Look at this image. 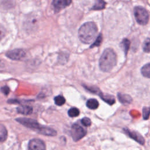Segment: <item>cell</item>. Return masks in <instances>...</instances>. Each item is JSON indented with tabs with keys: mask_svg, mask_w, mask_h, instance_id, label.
I'll list each match as a JSON object with an SVG mask.
<instances>
[{
	"mask_svg": "<svg viewBox=\"0 0 150 150\" xmlns=\"http://www.w3.org/2000/svg\"><path fill=\"white\" fill-rule=\"evenodd\" d=\"M98 29L96 23L88 22L80 26L78 31V36L81 42L89 44L94 41Z\"/></svg>",
	"mask_w": 150,
	"mask_h": 150,
	"instance_id": "1",
	"label": "cell"
},
{
	"mask_svg": "<svg viewBox=\"0 0 150 150\" xmlns=\"http://www.w3.org/2000/svg\"><path fill=\"white\" fill-rule=\"evenodd\" d=\"M16 121L26 127L33 129L40 134L47 136H54L57 134L54 129L50 127L41 125L37 121L33 119L28 118H18L16 119Z\"/></svg>",
	"mask_w": 150,
	"mask_h": 150,
	"instance_id": "2",
	"label": "cell"
},
{
	"mask_svg": "<svg viewBox=\"0 0 150 150\" xmlns=\"http://www.w3.org/2000/svg\"><path fill=\"white\" fill-rule=\"evenodd\" d=\"M116 63L117 56L114 51L110 48L105 49L99 60L100 69L103 71H110L116 65Z\"/></svg>",
	"mask_w": 150,
	"mask_h": 150,
	"instance_id": "3",
	"label": "cell"
},
{
	"mask_svg": "<svg viewBox=\"0 0 150 150\" xmlns=\"http://www.w3.org/2000/svg\"><path fill=\"white\" fill-rule=\"evenodd\" d=\"M134 15L137 22L140 25H146L149 21V15L147 11L143 7L135 6L134 9Z\"/></svg>",
	"mask_w": 150,
	"mask_h": 150,
	"instance_id": "4",
	"label": "cell"
},
{
	"mask_svg": "<svg viewBox=\"0 0 150 150\" xmlns=\"http://www.w3.org/2000/svg\"><path fill=\"white\" fill-rule=\"evenodd\" d=\"M70 133L74 141H77L86 135L87 131L79 124H74L71 126Z\"/></svg>",
	"mask_w": 150,
	"mask_h": 150,
	"instance_id": "5",
	"label": "cell"
},
{
	"mask_svg": "<svg viewBox=\"0 0 150 150\" xmlns=\"http://www.w3.org/2000/svg\"><path fill=\"white\" fill-rule=\"evenodd\" d=\"M6 56L13 60H20L26 56V52L22 49H15L7 52Z\"/></svg>",
	"mask_w": 150,
	"mask_h": 150,
	"instance_id": "6",
	"label": "cell"
},
{
	"mask_svg": "<svg viewBox=\"0 0 150 150\" xmlns=\"http://www.w3.org/2000/svg\"><path fill=\"white\" fill-rule=\"evenodd\" d=\"M28 149L29 150H45L46 145L42 140L35 138L29 141Z\"/></svg>",
	"mask_w": 150,
	"mask_h": 150,
	"instance_id": "7",
	"label": "cell"
},
{
	"mask_svg": "<svg viewBox=\"0 0 150 150\" xmlns=\"http://www.w3.org/2000/svg\"><path fill=\"white\" fill-rule=\"evenodd\" d=\"M71 3L69 0H54L52 1V5L55 12H58L62 9L69 6Z\"/></svg>",
	"mask_w": 150,
	"mask_h": 150,
	"instance_id": "8",
	"label": "cell"
},
{
	"mask_svg": "<svg viewBox=\"0 0 150 150\" xmlns=\"http://www.w3.org/2000/svg\"><path fill=\"white\" fill-rule=\"evenodd\" d=\"M124 131L129 137L134 139L139 144H140L141 145H143L144 144L145 140H144L143 137L141 135H140L138 132H137L136 131H130L128 128H124Z\"/></svg>",
	"mask_w": 150,
	"mask_h": 150,
	"instance_id": "9",
	"label": "cell"
},
{
	"mask_svg": "<svg viewBox=\"0 0 150 150\" xmlns=\"http://www.w3.org/2000/svg\"><path fill=\"white\" fill-rule=\"evenodd\" d=\"M18 113L23 115H29L33 111V108L32 107L28 105H22L17 107L16 109Z\"/></svg>",
	"mask_w": 150,
	"mask_h": 150,
	"instance_id": "10",
	"label": "cell"
},
{
	"mask_svg": "<svg viewBox=\"0 0 150 150\" xmlns=\"http://www.w3.org/2000/svg\"><path fill=\"white\" fill-rule=\"evenodd\" d=\"M117 96L118 100L122 104H130L132 101L131 96L128 94L118 93Z\"/></svg>",
	"mask_w": 150,
	"mask_h": 150,
	"instance_id": "11",
	"label": "cell"
},
{
	"mask_svg": "<svg viewBox=\"0 0 150 150\" xmlns=\"http://www.w3.org/2000/svg\"><path fill=\"white\" fill-rule=\"evenodd\" d=\"M100 97L101 98L102 100H103L104 101H105L107 103L109 104L110 105L113 104L115 100L114 97V96L109 95V94H104L103 93H101V92L98 93Z\"/></svg>",
	"mask_w": 150,
	"mask_h": 150,
	"instance_id": "12",
	"label": "cell"
},
{
	"mask_svg": "<svg viewBox=\"0 0 150 150\" xmlns=\"http://www.w3.org/2000/svg\"><path fill=\"white\" fill-rule=\"evenodd\" d=\"M99 103L96 99L90 98L86 102V106L91 110H96L98 108Z\"/></svg>",
	"mask_w": 150,
	"mask_h": 150,
	"instance_id": "13",
	"label": "cell"
},
{
	"mask_svg": "<svg viewBox=\"0 0 150 150\" xmlns=\"http://www.w3.org/2000/svg\"><path fill=\"white\" fill-rule=\"evenodd\" d=\"M8 136V131L5 128V127L0 124V142H4Z\"/></svg>",
	"mask_w": 150,
	"mask_h": 150,
	"instance_id": "14",
	"label": "cell"
},
{
	"mask_svg": "<svg viewBox=\"0 0 150 150\" xmlns=\"http://www.w3.org/2000/svg\"><path fill=\"white\" fill-rule=\"evenodd\" d=\"M129 46H130V41L127 39H124L120 43V46L122 50L125 53V55L127 54L128 50L129 48Z\"/></svg>",
	"mask_w": 150,
	"mask_h": 150,
	"instance_id": "15",
	"label": "cell"
},
{
	"mask_svg": "<svg viewBox=\"0 0 150 150\" xmlns=\"http://www.w3.org/2000/svg\"><path fill=\"white\" fill-rule=\"evenodd\" d=\"M141 71L144 77L146 78H150V63L144 65L141 68Z\"/></svg>",
	"mask_w": 150,
	"mask_h": 150,
	"instance_id": "16",
	"label": "cell"
},
{
	"mask_svg": "<svg viewBox=\"0 0 150 150\" xmlns=\"http://www.w3.org/2000/svg\"><path fill=\"white\" fill-rule=\"evenodd\" d=\"M105 2L103 1H97L92 7L93 10H101L105 8Z\"/></svg>",
	"mask_w": 150,
	"mask_h": 150,
	"instance_id": "17",
	"label": "cell"
},
{
	"mask_svg": "<svg viewBox=\"0 0 150 150\" xmlns=\"http://www.w3.org/2000/svg\"><path fill=\"white\" fill-rule=\"evenodd\" d=\"M54 101L55 104L59 106H61V105H63L66 102V100H65L64 97L62 96H56L54 98Z\"/></svg>",
	"mask_w": 150,
	"mask_h": 150,
	"instance_id": "18",
	"label": "cell"
},
{
	"mask_svg": "<svg viewBox=\"0 0 150 150\" xmlns=\"http://www.w3.org/2000/svg\"><path fill=\"white\" fill-rule=\"evenodd\" d=\"M80 111L76 107H72L68 111V115L70 117H75L79 115Z\"/></svg>",
	"mask_w": 150,
	"mask_h": 150,
	"instance_id": "19",
	"label": "cell"
},
{
	"mask_svg": "<svg viewBox=\"0 0 150 150\" xmlns=\"http://www.w3.org/2000/svg\"><path fill=\"white\" fill-rule=\"evenodd\" d=\"M142 49L145 52H150V38L146 39L142 45Z\"/></svg>",
	"mask_w": 150,
	"mask_h": 150,
	"instance_id": "20",
	"label": "cell"
},
{
	"mask_svg": "<svg viewBox=\"0 0 150 150\" xmlns=\"http://www.w3.org/2000/svg\"><path fill=\"white\" fill-rule=\"evenodd\" d=\"M142 115L144 120H148L150 115V107H144L142 110Z\"/></svg>",
	"mask_w": 150,
	"mask_h": 150,
	"instance_id": "21",
	"label": "cell"
},
{
	"mask_svg": "<svg viewBox=\"0 0 150 150\" xmlns=\"http://www.w3.org/2000/svg\"><path fill=\"white\" fill-rule=\"evenodd\" d=\"M102 40H103V38H102V35L101 34H100L97 38H96V40L94 41V42L91 45L90 47H94L95 46H98L100 45L101 42H102Z\"/></svg>",
	"mask_w": 150,
	"mask_h": 150,
	"instance_id": "22",
	"label": "cell"
},
{
	"mask_svg": "<svg viewBox=\"0 0 150 150\" xmlns=\"http://www.w3.org/2000/svg\"><path fill=\"white\" fill-rule=\"evenodd\" d=\"M81 122L85 127H89V126H90V125L91 124V121L90 119L87 117L83 118L81 120Z\"/></svg>",
	"mask_w": 150,
	"mask_h": 150,
	"instance_id": "23",
	"label": "cell"
},
{
	"mask_svg": "<svg viewBox=\"0 0 150 150\" xmlns=\"http://www.w3.org/2000/svg\"><path fill=\"white\" fill-rule=\"evenodd\" d=\"M6 30L4 26L0 24V40H2V39L6 35Z\"/></svg>",
	"mask_w": 150,
	"mask_h": 150,
	"instance_id": "24",
	"label": "cell"
},
{
	"mask_svg": "<svg viewBox=\"0 0 150 150\" xmlns=\"http://www.w3.org/2000/svg\"><path fill=\"white\" fill-rule=\"evenodd\" d=\"M1 92H2V93H4L5 95L7 96V95L9 94V91H10V90H9V88L7 86H5L1 87Z\"/></svg>",
	"mask_w": 150,
	"mask_h": 150,
	"instance_id": "25",
	"label": "cell"
}]
</instances>
